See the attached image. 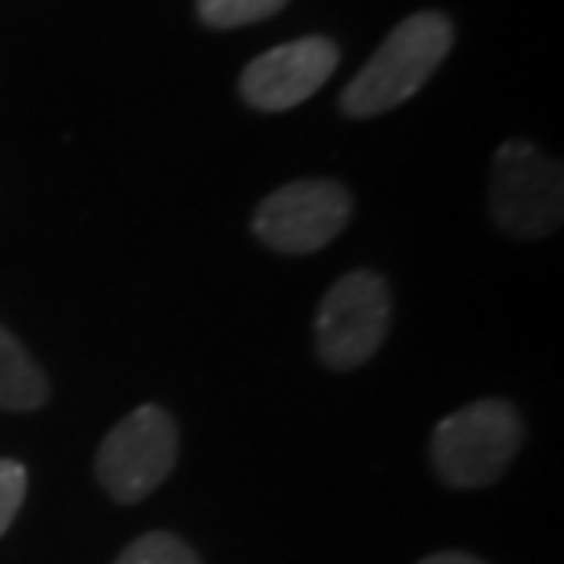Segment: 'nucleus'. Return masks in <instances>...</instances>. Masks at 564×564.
<instances>
[{
  "instance_id": "9",
  "label": "nucleus",
  "mask_w": 564,
  "mask_h": 564,
  "mask_svg": "<svg viewBox=\"0 0 564 564\" xmlns=\"http://www.w3.org/2000/svg\"><path fill=\"white\" fill-rule=\"evenodd\" d=\"M290 0H195L198 19L209 30H239L279 15Z\"/></svg>"
},
{
  "instance_id": "8",
  "label": "nucleus",
  "mask_w": 564,
  "mask_h": 564,
  "mask_svg": "<svg viewBox=\"0 0 564 564\" xmlns=\"http://www.w3.org/2000/svg\"><path fill=\"white\" fill-rule=\"evenodd\" d=\"M48 400V378L11 330L0 326V411H37Z\"/></svg>"
},
{
  "instance_id": "12",
  "label": "nucleus",
  "mask_w": 564,
  "mask_h": 564,
  "mask_svg": "<svg viewBox=\"0 0 564 564\" xmlns=\"http://www.w3.org/2000/svg\"><path fill=\"white\" fill-rule=\"evenodd\" d=\"M419 564H484V561L473 554H458V550H447V554H429Z\"/></svg>"
},
{
  "instance_id": "3",
  "label": "nucleus",
  "mask_w": 564,
  "mask_h": 564,
  "mask_svg": "<svg viewBox=\"0 0 564 564\" xmlns=\"http://www.w3.org/2000/svg\"><path fill=\"white\" fill-rule=\"evenodd\" d=\"M491 217L510 239H546L564 217L561 162L528 140L499 147L491 165Z\"/></svg>"
},
{
  "instance_id": "6",
  "label": "nucleus",
  "mask_w": 564,
  "mask_h": 564,
  "mask_svg": "<svg viewBox=\"0 0 564 564\" xmlns=\"http://www.w3.org/2000/svg\"><path fill=\"white\" fill-rule=\"evenodd\" d=\"M352 217V195L337 180H293L253 213V235L275 253H315L330 246Z\"/></svg>"
},
{
  "instance_id": "7",
  "label": "nucleus",
  "mask_w": 564,
  "mask_h": 564,
  "mask_svg": "<svg viewBox=\"0 0 564 564\" xmlns=\"http://www.w3.org/2000/svg\"><path fill=\"white\" fill-rule=\"evenodd\" d=\"M337 63H341V48L330 37L315 33V37L286 41L246 66L239 93L261 115H282L319 93L334 77Z\"/></svg>"
},
{
  "instance_id": "2",
  "label": "nucleus",
  "mask_w": 564,
  "mask_h": 564,
  "mask_svg": "<svg viewBox=\"0 0 564 564\" xmlns=\"http://www.w3.org/2000/svg\"><path fill=\"white\" fill-rule=\"evenodd\" d=\"M524 440L521 414L506 400H477L433 429V466L451 488H484L510 469Z\"/></svg>"
},
{
  "instance_id": "11",
  "label": "nucleus",
  "mask_w": 564,
  "mask_h": 564,
  "mask_svg": "<svg viewBox=\"0 0 564 564\" xmlns=\"http://www.w3.org/2000/svg\"><path fill=\"white\" fill-rule=\"evenodd\" d=\"M22 499H26V466L15 458H0V535L19 517Z\"/></svg>"
},
{
  "instance_id": "4",
  "label": "nucleus",
  "mask_w": 564,
  "mask_h": 564,
  "mask_svg": "<svg viewBox=\"0 0 564 564\" xmlns=\"http://www.w3.org/2000/svg\"><path fill=\"white\" fill-rule=\"evenodd\" d=\"M392 323L389 282L378 272H348L326 290L315 315V352L330 370H356L386 345Z\"/></svg>"
},
{
  "instance_id": "1",
  "label": "nucleus",
  "mask_w": 564,
  "mask_h": 564,
  "mask_svg": "<svg viewBox=\"0 0 564 564\" xmlns=\"http://www.w3.org/2000/svg\"><path fill=\"white\" fill-rule=\"evenodd\" d=\"M455 48V26L440 11H414L381 41V48L364 63L341 93L348 118H378L419 96Z\"/></svg>"
},
{
  "instance_id": "10",
  "label": "nucleus",
  "mask_w": 564,
  "mask_h": 564,
  "mask_svg": "<svg viewBox=\"0 0 564 564\" xmlns=\"http://www.w3.org/2000/svg\"><path fill=\"white\" fill-rule=\"evenodd\" d=\"M115 564H202V561L180 535L147 532L137 543H129L121 550V557Z\"/></svg>"
},
{
  "instance_id": "5",
  "label": "nucleus",
  "mask_w": 564,
  "mask_h": 564,
  "mask_svg": "<svg viewBox=\"0 0 564 564\" xmlns=\"http://www.w3.org/2000/svg\"><path fill=\"white\" fill-rule=\"evenodd\" d=\"M176 447V422L169 419V411L147 403L104 436L96 451V477L115 502H143L173 473Z\"/></svg>"
}]
</instances>
